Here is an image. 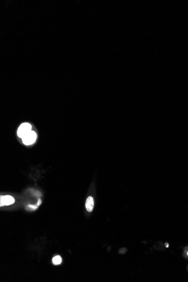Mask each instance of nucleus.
I'll return each mask as SVG.
<instances>
[{
    "label": "nucleus",
    "mask_w": 188,
    "mask_h": 282,
    "mask_svg": "<svg viewBox=\"0 0 188 282\" xmlns=\"http://www.w3.org/2000/svg\"></svg>",
    "instance_id": "obj_9"
},
{
    "label": "nucleus",
    "mask_w": 188,
    "mask_h": 282,
    "mask_svg": "<svg viewBox=\"0 0 188 282\" xmlns=\"http://www.w3.org/2000/svg\"><path fill=\"white\" fill-rule=\"evenodd\" d=\"M37 139V134L33 131H31L29 133L26 134L22 138V141L26 145H32L35 142Z\"/></svg>",
    "instance_id": "obj_1"
},
{
    "label": "nucleus",
    "mask_w": 188,
    "mask_h": 282,
    "mask_svg": "<svg viewBox=\"0 0 188 282\" xmlns=\"http://www.w3.org/2000/svg\"><path fill=\"white\" fill-rule=\"evenodd\" d=\"M15 202L14 198L11 196H1L0 198V206H8L14 203Z\"/></svg>",
    "instance_id": "obj_3"
},
{
    "label": "nucleus",
    "mask_w": 188,
    "mask_h": 282,
    "mask_svg": "<svg viewBox=\"0 0 188 282\" xmlns=\"http://www.w3.org/2000/svg\"><path fill=\"white\" fill-rule=\"evenodd\" d=\"M41 199H39V200L38 203H37V206H39V205L41 204Z\"/></svg>",
    "instance_id": "obj_7"
},
{
    "label": "nucleus",
    "mask_w": 188,
    "mask_h": 282,
    "mask_svg": "<svg viewBox=\"0 0 188 282\" xmlns=\"http://www.w3.org/2000/svg\"><path fill=\"white\" fill-rule=\"evenodd\" d=\"M28 207H30V208H31V209H33V210H36L39 206H35V205H29V206H28Z\"/></svg>",
    "instance_id": "obj_6"
},
{
    "label": "nucleus",
    "mask_w": 188,
    "mask_h": 282,
    "mask_svg": "<svg viewBox=\"0 0 188 282\" xmlns=\"http://www.w3.org/2000/svg\"><path fill=\"white\" fill-rule=\"evenodd\" d=\"M86 208L87 211L89 212L92 211L94 206V199L92 196H88L86 202Z\"/></svg>",
    "instance_id": "obj_4"
},
{
    "label": "nucleus",
    "mask_w": 188,
    "mask_h": 282,
    "mask_svg": "<svg viewBox=\"0 0 188 282\" xmlns=\"http://www.w3.org/2000/svg\"><path fill=\"white\" fill-rule=\"evenodd\" d=\"M62 259L60 256H56L53 259V262L55 265L60 264L62 263Z\"/></svg>",
    "instance_id": "obj_5"
},
{
    "label": "nucleus",
    "mask_w": 188,
    "mask_h": 282,
    "mask_svg": "<svg viewBox=\"0 0 188 282\" xmlns=\"http://www.w3.org/2000/svg\"><path fill=\"white\" fill-rule=\"evenodd\" d=\"M31 131H32V126L28 123H24L19 127L17 133L18 136L22 139L26 134Z\"/></svg>",
    "instance_id": "obj_2"
},
{
    "label": "nucleus",
    "mask_w": 188,
    "mask_h": 282,
    "mask_svg": "<svg viewBox=\"0 0 188 282\" xmlns=\"http://www.w3.org/2000/svg\"><path fill=\"white\" fill-rule=\"evenodd\" d=\"M168 246H169V244H168V243H166V247L167 248H168Z\"/></svg>",
    "instance_id": "obj_8"
}]
</instances>
